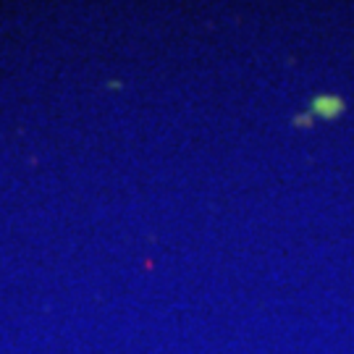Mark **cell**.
Returning <instances> with one entry per match:
<instances>
[{"label":"cell","mask_w":354,"mask_h":354,"mask_svg":"<svg viewBox=\"0 0 354 354\" xmlns=\"http://www.w3.org/2000/svg\"><path fill=\"white\" fill-rule=\"evenodd\" d=\"M344 108H346V102L342 97H336V95H317L315 100H313L310 115L323 118V121H333V118H339L344 113Z\"/></svg>","instance_id":"cell-1"}]
</instances>
